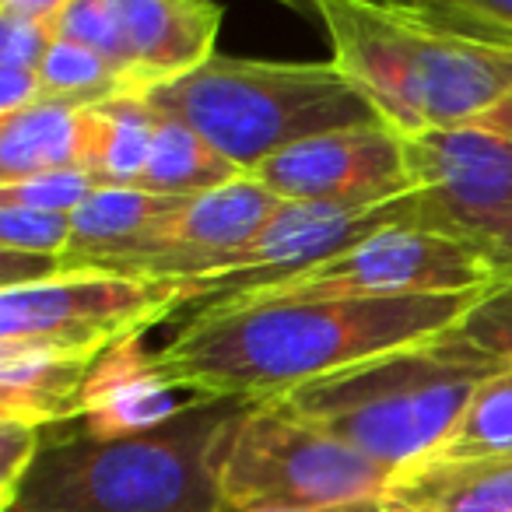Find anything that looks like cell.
<instances>
[{
    "mask_svg": "<svg viewBox=\"0 0 512 512\" xmlns=\"http://www.w3.org/2000/svg\"><path fill=\"white\" fill-rule=\"evenodd\" d=\"M390 512H512V456L421 460L397 470L386 488Z\"/></svg>",
    "mask_w": 512,
    "mask_h": 512,
    "instance_id": "15",
    "label": "cell"
},
{
    "mask_svg": "<svg viewBox=\"0 0 512 512\" xmlns=\"http://www.w3.org/2000/svg\"><path fill=\"white\" fill-rule=\"evenodd\" d=\"M474 295L330 302H214L158 351L193 397L264 404L383 351L428 341L463 320Z\"/></svg>",
    "mask_w": 512,
    "mask_h": 512,
    "instance_id": "1",
    "label": "cell"
},
{
    "mask_svg": "<svg viewBox=\"0 0 512 512\" xmlns=\"http://www.w3.org/2000/svg\"><path fill=\"white\" fill-rule=\"evenodd\" d=\"M397 8L442 36L488 50H512V0H414Z\"/></svg>",
    "mask_w": 512,
    "mask_h": 512,
    "instance_id": "22",
    "label": "cell"
},
{
    "mask_svg": "<svg viewBox=\"0 0 512 512\" xmlns=\"http://www.w3.org/2000/svg\"><path fill=\"white\" fill-rule=\"evenodd\" d=\"M74 123L78 109L39 99L0 120V186L25 183L46 172L74 169Z\"/></svg>",
    "mask_w": 512,
    "mask_h": 512,
    "instance_id": "18",
    "label": "cell"
},
{
    "mask_svg": "<svg viewBox=\"0 0 512 512\" xmlns=\"http://www.w3.org/2000/svg\"><path fill=\"white\" fill-rule=\"evenodd\" d=\"M505 365L446 330L299 386L281 404L386 470L439 453L467 400Z\"/></svg>",
    "mask_w": 512,
    "mask_h": 512,
    "instance_id": "4",
    "label": "cell"
},
{
    "mask_svg": "<svg viewBox=\"0 0 512 512\" xmlns=\"http://www.w3.org/2000/svg\"><path fill=\"white\" fill-rule=\"evenodd\" d=\"M71 214L36 211V207L0 204V249L25 256H43V260H64L71 246Z\"/></svg>",
    "mask_w": 512,
    "mask_h": 512,
    "instance_id": "25",
    "label": "cell"
},
{
    "mask_svg": "<svg viewBox=\"0 0 512 512\" xmlns=\"http://www.w3.org/2000/svg\"><path fill=\"white\" fill-rule=\"evenodd\" d=\"M183 200L158 197L144 190H95L71 214V246H67L60 271H102L116 256L141 242L158 221L169 218Z\"/></svg>",
    "mask_w": 512,
    "mask_h": 512,
    "instance_id": "17",
    "label": "cell"
},
{
    "mask_svg": "<svg viewBox=\"0 0 512 512\" xmlns=\"http://www.w3.org/2000/svg\"><path fill=\"white\" fill-rule=\"evenodd\" d=\"M481 256L488 260V267L495 271V278H509L512 274V221L481 249Z\"/></svg>",
    "mask_w": 512,
    "mask_h": 512,
    "instance_id": "29",
    "label": "cell"
},
{
    "mask_svg": "<svg viewBox=\"0 0 512 512\" xmlns=\"http://www.w3.org/2000/svg\"><path fill=\"white\" fill-rule=\"evenodd\" d=\"M512 456V365L474 390L439 453L428 460H488Z\"/></svg>",
    "mask_w": 512,
    "mask_h": 512,
    "instance_id": "20",
    "label": "cell"
},
{
    "mask_svg": "<svg viewBox=\"0 0 512 512\" xmlns=\"http://www.w3.org/2000/svg\"><path fill=\"white\" fill-rule=\"evenodd\" d=\"M495 281L481 249L432 228H386L341 256L225 302H330V299H414L474 295Z\"/></svg>",
    "mask_w": 512,
    "mask_h": 512,
    "instance_id": "8",
    "label": "cell"
},
{
    "mask_svg": "<svg viewBox=\"0 0 512 512\" xmlns=\"http://www.w3.org/2000/svg\"><path fill=\"white\" fill-rule=\"evenodd\" d=\"M39 449H43V428H32L15 418H0V505H8L15 498L18 484L36 463Z\"/></svg>",
    "mask_w": 512,
    "mask_h": 512,
    "instance_id": "27",
    "label": "cell"
},
{
    "mask_svg": "<svg viewBox=\"0 0 512 512\" xmlns=\"http://www.w3.org/2000/svg\"><path fill=\"white\" fill-rule=\"evenodd\" d=\"M393 470L295 418L281 400L249 404L228 442L221 498L232 512H327L383 505Z\"/></svg>",
    "mask_w": 512,
    "mask_h": 512,
    "instance_id": "6",
    "label": "cell"
},
{
    "mask_svg": "<svg viewBox=\"0 0 512 512\" xmlns=\"http://www.w3.org/2000/svg\"><path fill=\"white\" fill-rule=\"evenodd\" d=\"M158 109L144 95H123L78 109L74 123V169L95 190H137L155 144Z\"/></svg>",
    "mask_w": 512,
    "mask_h": 512,
    "instance_id": "14",
    "label": "cell"
},
{
    "mask_svg": "<svg viewBox=\"0 0 512 512\" xmlns=\"http://www.w3.org/2000/svg\"><path fill=\"white\" fill-rule=\"evenodd\" d=\"M414 193L442 232L484 249L512 221V141L481 127L404 137Z\"/></svg>",
    "mask_w": 512,
    "mask_h": 512,
    "instance_id": "11",
    "label": "cell"
},
{
    "mask_svg": "<svg viewBox=\"0 0 512 512\" xmlns=\"http://www.w3.org/2000/svg\"><path fill=\"white\" fill-rule=\"evenodd\" d=\"M0 260H4V267H0V292L36 285V281L60 274L57 260H43V256H25V253H11V249H0Z\"/></svg>",
    "mask_w": 512,
    "mask_h": 512,
    "instance_id": "28",
    "label": "cell"
},
{
    "mask_svg": "<svg viewBox=\"0 0 512 512\" xmlns=\"http://www.w3.org/2000/svg\"><path fill=\"white\" fill-rule=\"evenodd\" d=\"M249 176L285 204L344 207V211L383 207L414 193L404 137L386 123L309 137L267 158Z\"/></svg>",
    "mask_w": 512,
    "mask_h": 512,
    "instance_id": "10",
    "label": "cell"
},
{
    "mask_svg": "<svg viewBox=\"0 0 512 512\" xmlns=\"http://www.w3.org/2000/svg\"><path fill=\"white\" fill-rule=\"evenodd\" d=\"M57 39L99 53L127 78V36H123L120 0H64V11L57 18Z\"/></svg>",
    "mask_w": 512,
    "mask_h": 512,
    "instance_id": "23",
    "label": "cell"
},
{
    "mask_svg": "<svg viewBox=\"0 0 512 512\" xmlns=\"http://www.w3.org/2000/svg\"><path fill=\"white\" fill-rule=\"evenodd\" d=\"M330 64L400 137L474 127L512 92V50L463 43L411 22L397 4L320 0Z\"/></svg>",
    "mask_w": 512,
    "mask_h": 512,
    "instance_id": "3",
    "label": "cell"
},
{
    "mask_svg": "<svg viewBox=\"0 0 512 512\" xmlns=\"http://www.w3.org/2000/svg\"><path fill=\"white\" fill-rule=\"evenodd\" d=\"M376 509H383V505H358V509H327V512H376ZM225 512H232V509H225ZM256 512H271V509H256Z\"/></svg>",
    "mask_w": 512,
    "mask_h": 512,
    "instance_id": "31",
    "label": "cell"
},
{
    "mask_svg": "<svg viewBox=\"0 0 512 512\" xmlns=\"http://www.w3.org/2000/svg\"><path fill=\"white\" fill-rule=\"evenodd\" d=\"M95 193V183L81 169H60L46 176L25 179V183L0 186V204L36 207V211L74 214Z\"/></svg>",
    "mask_w": 512,
    "mask_h": 512,
    "instance_id": "26",
    "label": "cell"
},
{
    "mask_svg": "<svg viewBox=\"0 0 512 512\" xmlns=\"http://www.w3.org/2000/svg\"><path fill=\"white\" fill-rule=\"evenodd\" d=\"M95 358L60 351H0V418L57 428L78 418Z\"/></svg>",
    "mask_w": 512,
    "mask_h": 512,
    "instance_id": "16",
    "label": "cell"
},
{
    "mask_svg": "<svg viewBox=\"0 0 512 512\" xmlns=\"http://www.w3.org/2000/svg\"><path fill=\"white\" fill-rule=\"evenodd\" d=\"M39 85H43V99L67 102L74 109L137 95L134 85L106 57H99V53L85 50L78 43H67V39H57L50 46L43 67H39Z\"/></svg>",
    "mask_w": 512,
    "mask_h": 512,
    "instance_id": "21",
    "label": "cell"
},
{
    "mask_svg": "<svg viewBox=\"0 0 512 512\" xmlns=\"http://www.w3.org/2000/svg\"><path fill=\"white\" fill-rule=\"evenodd\" d=\"M386 512H390V509H386Z\"/></svg>",
    "mask_w": 512,
    "mask_h": 512,
    "instance_id": "33",
    "label": "cell"
},
{
    "mask_svg": "<svg viewBox=\"0 0 512 512\" xmlns=\"http://www.w3.org/2000/svg\"><path fill=\"white\" fill-rule=\"evenodd\" d=\"M246 411L242 400H197L130 439H92L78 421L46 428L0 512H225L221 467Z\"/></svg>",
    "mask_w": 512,
    "mask_h": 512,
    "instance_id": "2",
    "label": "cell"
},
{
    "mask_svg": "<svg viewBox=\"0 0 512 512\" xmlns=\"http://www.w3.org/2000/svg\"><path fill=\"white\" fill-rule=\"evenodd\" d=\"M197 400L207 397L179 390L158 365V351L144 348V337H127L95 358L74 421L92 439H130L169 425Z\"/></svg>",
    "mask_w": 512,
    "mask_h": 512,
    "instance_id": "12",
    "label": "cell"
},
{
    "mask_svg": "<svg viewBox=\"0 0 512 512\" xmlns=\"http://www.w3.org/2000/svg\"><path fill=\"white\" fill-rule=\"evenodd\" d=\"M148 102L197 130L242 176L309 137L383 123L330 60L278 64L214 53L200 71L155 88Z\"/></svg>",
    "mask_w": 512,
    "mask_h": 512,
    "instance_id": "5",
    "label": "cell"
},
{
    "mask_svg": "<svg viewBox=\"0 0 512 512\" xmlns=\"http://www.w3.org/2000/svg\"><path fill=\"white\" fill-rule=\"evenodd\" d=\"M474 127H481V130H488V134H498V137H505V141H512V92L505 95V99L498 102L491 113H484Z\"/></svg>",
    "mask_w": 512,
    "mask_h": 512,
    "instance_id": "30",
    "label": "cell"
},
{
    "mask_svg": "<svg viewBox=\"0 0 512 512\" xmlns=\"http://www.w3.org/2000/svg\"><path fill=\"white\" fill-rule=\"evenodd\" d=\"M376 512H386V509H376Z\"/></svg>",
    "mask_w": 512,
    "mask_h": 512,
    "instance_id": "32",
    "label": "cell"
},
{
    "mask_svg": "<svg viewBox=\"0 0 512 512\" xmlns=\"http://www.w3.org/2000/svg\"><path fill=\"white\" fill-rule=\"evenodd\" d=\"M285 200L274 197L253 176H239L228 186L190 197L165 221H158L141 242L120 253L102 271L148 281H204L239 264Z\"/></svg>",
    "mask_w": 512,
    "mask_h": 512,
    "instance_id": "9",
    "label": "cell"
},
{
    "mask_svg": "<svg viewBox=\"0 0 512 512\" xmlns=\"http://www.w3.org/2000/svg\"><path fill=\"white\" fill-rule=\"evenodd\" d=\"M456 334L498 365H512V274L495 278L456 323Z\"/></svg>",
    "mask_w": 512,
    "mask_h": 512,
    "instance_id": "24",
    "label": "cell"
},
{
    "mask_svg": "<svg viewBox=\"0 0 512 512\" xmlns=\"http://www.w3.org/2000/svg\"><path fill=\"white\" fill-rule=\"evenodd\" d=\"M183 309V288L172 281L113 271H60L36 285L0 292V351L99 358Z\"/></svg>",
    "mask_w": 512,
    "mask_h": 512,
    "instance_id": "7",
    "label": "cell"
},
{
    "mask_svg": "<svg viewBox=\"0 0 512 512\" xmlns=\"http://www.w3.org/2000/svg\"><path fill=\"white\" fill-rule=\"evenodd\" d=\"M127 78L148 99L214 57L225 11L207 0H120Z\"/></svg>",
    "mask_w": 512,
    "mask_h": 512,
    "instance_id": "13",
    "label": "cell"
},
{
    "mask_svg": "<svg viewBox=\"0 0 512 512\" xmlns=\"http://www.w3.org/2000/svg\"><path fill=\"white\" fill-rule=\"evenodd\" d=\"M239 176L242 172L221 151H214L197 130L158 113L155 144H151L148 169H144L137 190L172 200H190L200 197V193L221 190Z\"/></svg>",
    "mask_w": 512,
    "mask_h": 512,
    "instance_id": "19",
    "label": "cell"
}]
</instances>
